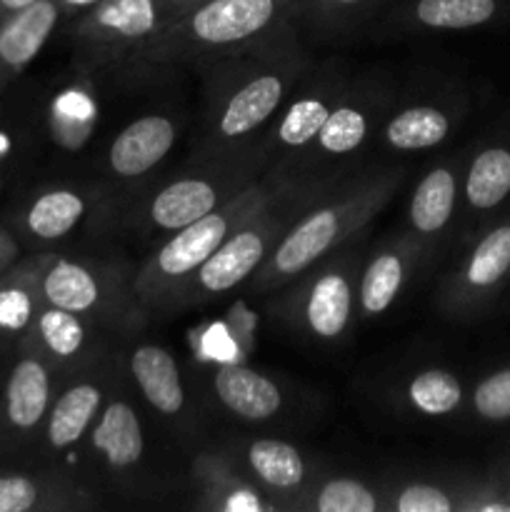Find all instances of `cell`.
<instances>
[{
	"label": "cell",
	"instance_id": "e575fe53",
	"mask_svg": "<svg viewBox=\"0 0 510 512\" xmlns=\"http://www.w3.org/2000/svg\"><path fill=\"white\" fill-rule=\"evenodd\" d=\"M98 3L100 0H60V5H63V15H83L85 10H90Z\"/></svg>",
	"mask_w": 510,
	"mask_h": 512
},
{
	"label": "cell",
	"instance_id": "4dcf8cb0",
	"mask_svg": "<svg viewBox=\"0 0 510 512\" xmlns=\"http://www.w3.org/2000/svg\"><path fill=\"white\" fill-rule=\"evenodd\" d=\"M43 295H40V275L38 285L13 283L0 288V330L3 333H25L35 323V315L43 308Z\"/></svg>",
	"mask_w": 510,
	"mask_h": 512
},
{
	"label": "cell",
	"instance_id": "836d02e7",
	"mask_svg": "<svg viewBox=\"0 0 510 512\" xmlns=\"http://www.w3.org/2000/svg\"><path fill=\"white\" fill-rule=\"evenodd\" d=\"M40 485L25 475L0 478V512H28L40 505Z\"/></svg>",
	"mask_w": 510,
	"mask_h": 512
},
{
	"label": "cell",
	"instance_id": "4fadbf2b",
	"mask_svg": "<svg viewBox=\"0 0 510 512\" xmlns=\"http://www.w3.org/2000/svg\"><path fill=\"white\" fill-rule=\"evenodd\" d=\"M210 385H213L215 398L225 410H230V415L250 420V423L275 418L283 408V393L278 385L248 365H215Z\"/></svg>",
	"mask_w": 510,
	"mask_h": 512
},
{
	"label": "cell",
	"instance_id": "ac0fdd59",
	"mask_svg": "<svg viewBox=\"0 0 510 512\" xmlns=\"http://www.w3.org/2000/svg\"><path fill=\"white\" fill-rule=\"evenodd\" d=\"M340 98H343V93H340L338 88H325L323 85V88L308 90L305 95H300V98L283 105L278 123L270 130V140H273L275 148H310V143L318 138L320 128H323L325 120L333 113V108L338 105Z\"/></svg>",
	"mask_w": 510,
	"mask_h": 512
},
{
	"label": "cell",
	"instance_id": "f546056e",
	"mask_svg": "<svg viewBox=\"0 0 510 512\" xmlns=\"http://www.w3.org/2000/svg\"><path fill=\"white\" fill-rule=\"evenodd\" d=\"M310 508L315 512H375L378 498L368 485L353 478H333L320 485Z\"/></svg>",
	"mask_w": 510,
	"mask_h": 512
},
{
	"label": "cell",
	"instance_id": "7a4b0ae2",
	"mask_svg": "<svg viewBox=\"0 0 510 512\" xmlns=\"http://www.w3.org/2000/svg\"><path fill=\"white\" fill-rule=\"evenodd\" d=\"M400 183L403 170H375L350 183H335V188L325 185L305 203L268 260L250 278L253 293H270L333 258L370 220L378 218Z\"/></svg>",
	"mask_w": 510,
	"mask_h": 512
},
{
	"label": "cell",
	"instance_id": "5bb4252c",
	"mask_svg": "<svg viewBox=\"0 0 510 512\" xmlns=\"http://www.w3.org/2000/svg\"><path fill=\"white\" fill-rule=\"evenodd\" d=\"M85 438L90 450H95L110 470L135 468L145 455L143 425L125 398H110L108 403H103Z\"/></svg>",
	"mask_w": 510,
	"mask_h": 512
},
{
	"label": "cell",
	"instance_id": "f35d334b",
	"mask_svg": "<svg viewBox=\"0 0 510 512\" xmlns=\"http://www.w3.org/2000/svg\"><path fill=\"white\" fill-rule=\"evenodd\" d=\"M378 3H385V0H378Z\"/></svg>",
	"mask_w": 510,
	"mask_h": 512
},
{
	"label": "cell",
	"instance_id": "9a60e30c",
	"mask_svg": "<svg viewBox=\"0 0 510 512\" xmlns=\"http://www.w3.org/2000/svg\"><path fill=\"white\" fill-rule=\"evenodd\" d=\"M130 378L155 413L178 418L185 410V388L178 360L158 343H138L128 355Z\"/></svg>",
	"mask_w": 510,
	"mask_h": 512
},
{
	"label": "cell",
	"instance_id": "52a82bcc",
	"mask_svg": "<svg viewBox=\"0 0 510 512\" xmlns=\"http://www.w3.org/2000/svg\"><path fill=\"white\" fill-rule=\"evenodd\" d=\"M265 155L268 153H260V150L208 155L203 170L180 175L150 195L143 208L145 228L158 230V233H175L203 215L223 208L258 180Z\"/></svg>",
	"mask_w": 510,
	"mask_h": 512
},
{
	"label": "cell",
	"instance_id": "4316f807",
	"mask_svg": "<svg viewBox=\"0 0 510 512\" xmlns=\"http://www.w3.org/2000/svg\"><path fill=\"white\" fill-rule=\"evenodd\" d=\"M510 270V225L495 228L475 245L463 270V280L468 288L485 290L493 288Z\"/></svg>",
	"mask_w": 510,
	"mask_h": 512
},
{
	"label": "cell",
	"instance_id": "d590c367",
	"mask_svg": "<svg viewBox=\"0 0 510 512\" xmlns=\"http://www.w3.org/2000/svg\"><path fill=\"white\" fill-rule=\"evenodd\" d=\"M38 3V0H0V23H3L8 15L18 13V10L28 8V5Z\"/></svg>",
	"mask_w": 510,
	"mask_h": 512
},
{
	"label": "cell",
	"instance_id": "484cf974",
	"mask_svg": "<svg viewBox=\"0 0 510 512\" xmlns=\"http://www.w3.org/2000/svg\"><path fill=\"white\" fill-rule=\"evenodd\" d=\"M510 193V153L490 148L473 160L465 178V198L475 210L495 208Z\"/></svg>",
	"mask_w": 510,
	"mask_h": 512
},
{
	"label": "cell",
	"instance_id": "8992f818",
	"mask_svg": "<svg viewBox=\"0 0 510 512\" xmlns=\"http://www.w3.org/2000/svg\"><path fill=\"white\" fill-rule=\"evenodd\" d=\"M180 15L173 0H100L75 23L80 63L85 70H128Z\"/></svg>",
	"mask_w": 510,
	"mask_h": 512
},
{
	"label": "cell",
	"instance_id": "44dd1931",
	"mask_svg": "<svg viewBox=\"0 0 510 512\" xmlns=\"http://www.w3.org/2000/svg\"><path fill=\"white\" fill-rule=\"evenodd\" d=\"M455 195H458V183H455L453 170L445 165L430 170L410 195L408 220L413 233L420 238H433L443 233L445 225L453 218Z\"/></svg>",
	"mask_w": 510,
	"mask_h": 512
},
{
	"label": "cell",
	"instance_id": "7402d4cb",
	"mask_svg": "<svg viewBox=\"0 0 510 512\" xmlns=\"http://www.w3.org/2000/svg\"><path fill=\"white\" fill-rule=\"evenodd\" d=\"M450 133V118L435 105H410L385 123L383 138L398 153L435 148Z\"/></svg>",
	"mask_w": 510,
	"mask_h": 512
},
{
	"label": "cell",
	"instance_id": "d6a6232c",
	"mask_svg": "<svg viewBox=\"0 0 510 512\" xmlns=\"http://www.w3.org/2000/svg\"><path fill=\"white\" fill-rule=\"evenodd\" d=\"M393 510L398 512H450L453 510V500L448 493L435 485L413 483L405 485L393 500Z\"/></svg>",
	"mask_w": 510,
	"mask_h": 512
},
{
	"label": "cell",
	"instance_id": "ab89813d",
	"mask_svg": "<svg viewBox=\"0 0 510 512\" xmlns=\"http://www.w3.org/2000/svg\"><path fill=\"white\" fill-rule=\"evenodd\" d=\"M0 188H3V183H0Z\"/></svg>",
	"mask_w": 510,
	"mask_h": 512
},
{
	"label": "cell",
	"instance_id": "f1b7e54d",
	"mask_svg": "<svg viewBox=\"0 0 510 512\" xmlns=\"http://www.w3.org/2000/svg\"><path fill=\"white\" fill-rule=\"evenodd\" d=\"M378 0H300L298 23L318 33H340L345 28H353L365 13L375 10Z\"/></svg>",
	"mask_w": 510,
	"mask_h": 512
},
{
	"label": "cell",
	"instance_id": "5b68a950",
	"mask_svg": "<svg viewBox=\"0 0 510 512\" xmlns=\"http://www.w3.org/2000/svg\"><path fill=\"white\" fill-rule=\"evenodd\" d=\"M323 188L325 183L313 185L308 180H293L273 203L265 205L253 218L245 220L233 235H228L223 245L170 295L163 310L188 308V305L203 303V300L220 298L253 278L260 265L273 253L285 230L290 228V223L305 208V203Z\"/></svg>",
	"mask_w": 510,
	"mask_h": 512
},
{
	"label": "cell",
	"instance_id": "83f0119b",
	"mask_svg": "<svg viewBox=\"0 0 510 512\" xmlns=\"http://www.w3.org/2000/svg\"><path fill=\"white\" fill-rule=\"evenodd\" d=\"M463 398L458 378L450 375L448 370L430 368L415 375L408 385V400L418 413L440 418V415L453 413Z\"/></svg>",
	"mask_w": 510,
	"mask_h": 512
},
{
	"label": "cell",
	"instance_id": "603a6c76",
	"mask_svg": "<svg viewBox=\"0 0 510 512\" xmlns=\"http://www.w3.org/2000/svg\"><path fill=\"white\" fill-rule=\"evenodd\" d=\"M85 215H88V200L83 193L70 188H53L33 200L25 223L35 238L60 240L73 233Z\"/></svg>",
	"mask_w": 510,
	"mask_h": 512
},
{
	"label": "cell",
	"instance_id": "cb8c5ba5",
	"mask_svg": "<svg viewBox=\"0 0 510 512\" xmlns=\"http://www.w3.org/2000/svg\"><path fill=\"white\" fill-rule=\"evenodd\" d=\"M495 10V0H413L405 18L423 30H465L488 23Z\"/></svg>",
	"mask_w": 510,
	"mask_h": 512
},
{
	"label": "cell",
	"instance_id": "8fae6325",
	"mask_svg": "<svg viewBox=\"0 0 510 512\" xmlns=\"http://www.w3.org/2000/svg\"><path fill=\"white\" fill-rule=\"evenodd\" d=\"M60 18V0H38L0 23V85L38 58Z\"/></svg>",
	"mask_w": 510,
	"mask_h": 512
},
{
	"label": "cell",
	"instance_id": "74e56055",
	"mask_svg": "<svg viewBox=\"0 0 510 512\" xmlns=\"http://www.w3.org/2000/svg\"><path fill=\"white\" fill-rule=\"evenodd\" d=\"M3 260H5L3 258V250H0V270H3Z\"/></svg>",
	"mask_w": 510,
	"mask_h": 512
},
{
	"label": "cell",
	"instance_id": "8d00e7d4",
	"mask_svg": "<svg viewBox=\"0 0 510 512\" xmlns=\"http://www.w3.org/2000/svg\"><path fill=\"white\" fill-rule=\"evenodd\" d=\"M173 3H175V8L180 10V13H188L190 8H195V5L205 3V0H173Z\"/></svg>",
	"mask_w": 510,
	"mask_h": 512
},
{
	"label": "cell",
	"instance_id": "d4e9b609",
	"mask_svg": "<svg viewBox=\"0 0 510 512\" xmlns=\"http://www.w3.org/2000/svg\"><path fill=\"white\" fill-rule=\"evenodd\" d=\"M370 135V115L363 105L348 103L345 98L338 100L333 113L328 115L325 125L320 128L318 138L310 145L320 150L325 158H343V155L358 153Z\"/></svg>",
	"mask_w": 510,
	"mask_h": 512
},
{
	"label": "cell",
	"instance_id": "277c9868",
	"mask_svg": "<svg viewBox=\"0 0 510 512\" xmlns=\"http://www.w3.org/2000/svg\"><path fill=\"white\" fill-rule=\"evenodd\" d=\"M290 183L293 180L275 178V175L255 180L223 208L170 233V238L133 275L135 305L143 310H163L170 295L223 245V240L258 210L273 203Z\"/></svg>",
	"mask_w": 510,
	"mask_h": 512
},
{
	"label": "cell",
	"instance_id": "2e32d148",
	"mask_svg": "<svg viewBox=\"0 0 510 512\" xmlns=\"http://www.w3.org/2000/svg\"><path fill=\"white\" fill-rule=\"evenodd\" d=\"M53 405V375L48 360L28 355L15 363L5 385V418L10 428L30 433L38 428Z\"/></svg>",
	"mask_w": 510,
	"mask_h": 512
},
{
	"label": "cell",
	"instance_id": "ffe728a7",
	"mask_svg": "<svg viewBox=\"0 0 510 512\" xmlns=\"http://www.w3.org/2000/svg\"><path fill=\"white\" fill-rule=\"evenodd\" d=\"M33 333L43 348L45 358L60 365H75L90 358V328L88 320L70 310L43 303L35 315Z\"/></svg>",
	"mask_w": 510,
	"mask_h": 512
},
{
	"label": "cell",
	"instance_id": "7c38bea8",
	"mask_svg": "<svg viewBox=\"0 0 510 512\" xmlns=\"http://www.w3.org/2000/svg\"><path fill=\"white\" fill-rule=\"evenodd\" d=\"M418 255V240L398 238L368 260L358 280V305L365 318L383 315L398 300L418 263Z\"/></svg>",
	"mask_w": 510,
	"mask_h": 512
},
{
	"label": "cell",
	"instance_id": "9c48e42d",
	"mask_svg": "<svg viewBox=\"0 0 510 512\" xmlns=\"http://www.w3.org/2000/svg\"><path fill=\"white\" fill-rule=\"evenodd\" d=\"M315 275L298 293V318L318 340H338L353 320L355 275L353 260L340 258L315 265Z\"/></svg>",
	"mask_w": 510,
	"mask_h": 512
},
{
	"label": "cell",
	"instance_id": "e0dca14e",
	"mask_svg": "<svg viewBox=\"0 0 510 512\" xmlns=\"http://www.w3.org/2000/svg\"><path fill=\"white\" fill-rule=\"evenodd\" d=\"M105 403V385L98 378H83L68 385L53 400L45 418V438L53 450H68L78 445L93 428Z\"/></svg>",
	"mask_w": 510,
	"mask_h": 512
},
{
	"label": "cell",
	"instance_id": "3957f363",
	"mask_svg": "<svg viewBox=\"0 0 510 512\" xmlns=\"http://www.w3.org/2000/svg\"><path fill=\"white\" fill-rule=\"evenodd\" d=\"M298 8L300 0H205L175 18L125 73L203 68L298 23Z\"/></svg>",
	"mask_w": 510,
	"mask_h": 512
},
{
	"label": "cell",
	"instance_id": "1f68e13d",
	"mask_svg": "<svg viewBox=\"0 0 510 512\" xmlns=\"http://www.w3.org/2000/svg\"><path fill=\"white\" fill-rule=\"evenodd\" d=\"M473 405L488 420L510 418V370H500V373L485 378L475 388Z\"/></svg>",
	"mask_w": 510,
	"mask_h": 512
},
{
	"label": "cell",
	"instance_id": "d6986e66",
	"mask_svg": "<svg viewBox=\"0 0 510 512\" xmlns=\"http://www.w3.org/2000/svg\"><path fill=\"white\" fill-rule=\"evenodd\" d=\"M245 465L260 488L275 495L298 493L308 478L300 450L283 440H253L245 450Z\"/></svg>",
	"mask_w": 510,
	"mask_h": 512
},
{
	"label": "cell",
	"instance_id": "6da1fadb",
	"mask_svg": "<svg viewBox=\"0 0 510 512\" xmlns=\"http://www.w3.org/2000/svg\"><path fill=\"white\" fill-rule=\"evenodd\" d=\"M295 25L200 68L205 93L203 158L243 153L255 133L283 110L308 68Z\"/></svg>",
	"mask_w": 510,
	"mask_h": 512
},
{
	"label": "cell",
	"instance_id": "ba28073f",
	"mask_svg": "<svg viewBox=\"0 0 510 512\" xmlns=\"http://www.w3.org/2000/svg\"><path fill=\"white\" fill-rule=\"evenodd\" d=\"M40 295L48 305L70 310L88 323L118 318L128 300L135 305L133 285L125 288L118 270L75 258H55L45 265Z\"/></svg>",
	"mask_w": 510,
	"mask_h": 512
},
{
	"label": "cell",
	"instance_id": "30bf717a",
	"mask_svg": "<svg viewBox=\"0 0 510 512\" xmlns=\"http://www.w3.org/2000/svg\"><path fill=\"white\" fill-rule=\"evenodd\" d=\"M178 140V125L170 115H140L125 125L108 148V168L115 178L135 180L163 163Z\"/></svg>",
	"mask_w": 510,
	"mask_h": 512
}]
</instances>
